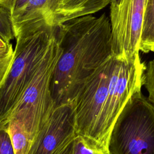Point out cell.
I'll return each instance as SVG.
<instances>
[{"label": "cell", "instance_id": "cell-1", "mask_svg": "<svg viewBox=\"0 0 154 154\" xmlns=\"http://www.w3.org/2000/svg\"><path fill=\"white\" fill-rule=\"evenodd\" d=\"M141 85L135 60L113 53L87 78L72 103L76 134L88 149L99 154L102 120L117 116Z\"/></svg>", "mask_w": 154, "mask_h": 154}, {"label": "cell", "instance_id": "cell-12", "mask_svg": "<svg viewBox=\"0 0 154 154\" xmlns=\"http://www.w3.org/2000/svg\"><path fill=\"white\" fill-rule=\"evenodd\" d=\"M13 57L14 49L11 43L0 49V87L11 67Z\"/></svg>", "mask_w": 154, "mask_h": 154}, {"label": "cell", "instance_id": "cell-11", "mask_svg": "<svg viewBox=\"0 0 154 154\" xmlns=\"http://www.w3.org/2000/svg\"><path fill=\"white\" fill-rule=\"evenodd\" d=\"M13 26L10 13L0 6V38L10 43L14 38Z\"/></svg>", "mask_w": 154, "mask_h": 154}, {"label": "cell", "instance_id": "cell-2", "mask_svg": "<svg viewBox=\"0 0 154 154\" xmlns=\"http://www.w3.org/2000/svg\"><path fill=\"white\" fill-rule=\"evenodd\" d=\"M57 26L63 53L51 89L53 100L59 105L73 102L84 81L112 50L110 20L105 13L83 16Z\"/></svg>", "mask_w": 154, "mask_h": 154}, {"label": "cell", "instance_id": "cell-13", "mask_svg": "<svg viewBox=\"0 0 154 154\" xmlns=\"http://www.w3.org/2000/svg\"><path fill=\"white\" fill-rule=\"evenodd\" d=\"M143 85L148 94L149 100L154 102V59L150 61L146 66Z\"/></svg>", "mask_w": 154, "mask_h": 154}, {"label": "cell", "instance_id": "cell-4", "mask_svg": "<svg viewBox=\"0 0 154 154\" xmlns=\"http://www.w3.org/2000/svg\"><path fill=\"white\" fill-rule=\"evenodd\" d=\"M55 26L43 25L19 32L11 67L0 87V127L9 116L34 75Z\"/></svg>", "mask_w": 154, "mask_h": 154}, {"label": "cell", "instance_id": "cell-19", "mask_svg": "<svg viewBox=\"0 0 154 154\" xmlns=\"http://www.w3.org/2000/svg\"><path fill=\"white\" fill-rule=\"evenodd\" d=\"M119 1V0H111V2H117V1ZM111 3H110V4H111Z\"/></svg>", "mask_w": 154, "mask_h": 154}, {"label": "cell", "instance_id": "cell-20", "mask_svg": "<svg viewBox=\"0 0 154 154\" xmlns=\"http://www.w3.org/2000/svg\"><path fill=\"white\" fill-rule=\"evenodd\" d=\"M152 103H154V102H152Z\"/></svg>", "mask_w": 154, "mask_h": 154}, {"label": "cell", "instance_id": "cell-5", "mask_svg": "<svg viewBox=\"0 0 154 154\" xmlns=\"http://www.w3.org/2000/svg\"><path fill=\"white\" fill-rule=\"evenodd\" d=\"M111 154H154V103L135 93L118 116L108 144Z\"/></svg>", "mask_w": 154, "mask_h": 154}, {"label": "cell", "instance_id": "cell-17", "mask_svg": "<svg viewBox=\"0 0 154 154\" xmlns=\"http://www.w3.org/2000/svg\"><path fill=\"white\" fill-rule=\"evenodd\" d=\"M75 138L68 141L54 154H72L73 149V143Z\"/></svg>", "mask_w": 154, "mask_h": 154}, {"label": "cell", "instance_id": "cell-14", "mask_svg": "<svg viewBox=\"0 0 154 154\" xmlns=\"http://www.w3.org/2000/svg\"><path fill=\"white\" fill-rule=\"evenodd\" d=\"M28 1L29 0H0V6L10 13L12 19L23 8Z\"/></svg>", "mask_w": 154, "mask_h": 154}, {"label": "cell", "instance_id": "cell-16", "mask_svg": "<svg viewBox=\"0 0 154 154\" xmlns=\"http://www.w3.org/2000/svg\"><path fill=\"white\" fill-rule=\"evenodd\" d=\"M72 154H97L88 149L82 142L81 139L76 136L73 143V149ZM107 154H111L107 153Z\"/></svg>", "mask_w": 154, "mask_h": 154}, {"label": "cell", "instance_id": "cell-18", "mask_svg": "<svg viewBox=\"0 0 154 154\" xmlns=\"http://www.w3.org/2000/svg\"><path fill=\"white\" fill-rule=\"evenodd\" d=\"M8 44H9V43H5V42H4L2 39L0 38V49H1V48H4V47L6 46Z\"/></svg>", "mask_w": 154, "mask_h": 154}, {"label": "cell", "instance_id": "cell-10", "mask_svg": "<svg viewBox=\"0 0 154 154\" xmlns=\"http://www.w3.org/2000/svg\"><path fill=\"white\" fill-rule=\"evenodd\" d=\"M6 126L14 154H28L31 140L25 129L13 120H9Z\"/></svg>", "mask_w": 154, "mask_h": 154}, {"label": "cell", "instance_id": "cell-3", "mask_svg": "<svg viewBox=\"0 0 154 154\" xmlns=\"http://www.w3.org/2000/svg\"><path fill=\"white\" fill-rule=\"evenodd\" d=\"M62 53L55 26L39 66L9 116L8 122L13 120L25 129L31 144L56 105L52 96V81Z\"/></svg>", "mask_w": 154, "mask_h": 154}, {"label": "cell", "instance_id": "cell-8", "mask_svg": "<svg viewBox=\"0 0 154 154\" xmlns=\"http://www.w3.org/2000/svg\"><path fill=\"white\" fill-rule=\"evenodd\" d=\"M93 0H57L51 24L58 26L72 19L87 15Z\"/></svg>", "mask_w": 154, "mask_h": 154}, {"label": "cell", "instance_id": "cell-9", "mask_svg": "<svg viewBox=\"0 0 154 154\" xmlns=\"http://www.w3.org/2000/svg\"><path fill=\"white\" fill-rule=\"evenodd\" d=\"M140 51L154 52V0H146L144 12Z\"/></svg>", "mask_w": 154, "mask_h": 154}, {"label": "cell", "instance_id": "cell-6", "mask_svg": "<svg viewBox=\"0 0 154 154\" xmlns=\"http://www.w3.org/2000/svg\"><path fill=\"white\" fill-rule=\"evenodd\" d=\"M146 0H119L110 4L109 20L112 53L119 57L140 55Z\"/></svg>", "mask_w": 154, "mask_h": 154}, {"label": "cell", "instance_id": "cell-15", "mask_svg": "<svg viewBox=\"0 0 154 154\" xmlns=\"http://www.w3.org/2000/svg\"><path fill=\"white\" fill-rule=\"evenodd\" d=\"M0 154H14L7 126L0 127Z\"/></svg>", "mask_w": 154, "mask_h": 154}, {"label": "cell", "instance_id": "cell-7", "mask_svg": "<svg viewBox=\"0 0 154 154\" xmlns=\"http://www.w3.org/2000/svg\"><path fill=\"white\" fill-rule=\"evenodd\" d=\"M76 136L73 103L56 105L32 143L28 154H54Z\"/></svg>", "mask_w": 154, "mask_h": 154}]
</instances>
